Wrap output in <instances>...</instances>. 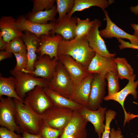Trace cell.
Masks as SVG:
<instances>
[{
    "label": "cell",
    "instance_id": "cell-31",
    "mask_svg": "<svg viewBox=\"0 0 138 138\" xmlns=\"http://www.w3.org/2000/svg\"><path fill=\"white\" fill-rule=\"evenodd\" d=\"M63 130L52 127L45 124L42 121L38 134L42 138H59Z\"/></svg>",
    "mask_w": 138,
    "mask_h": 138
},
{
    "label": "cell",
    "instance_id": "cell-19",
    "mask_svg": "<svg viewBox=\"0 0 138 138\" xmlns=\"http://www.w3.org/2000/svg\"><path fill=\"white\" fill-rule=\"evenodd\" d=\"M94 76V74H89L76 85L70 99L82 106L88 108L91 84Z\"/></svg>",
    "mask_w": 138,
    "mask_h": 138
},
{
    "label": "cell",
    "instance_id": "cell-3",
    "mask_svg": "<svg viewBox=\"0 0 138 138\" xmlns=\"http://www.w3.org/2000/svg\"><path fill=\"white\" fill-rule=\"evenodd\" d=\"M76 85L62 64L59 62L47 88L70 99Z\"/></svg>",
    "mask_w": 138,
    "mask_h": 138
},
{
    "label": "cell",
    "instance_id": "cell-26",
    "mask_svg": "<svg viewBox=\"0 0 138 138\" xmlns=\"http://www.w3.org/2000/svg\"><path fill=\"white\" fill-rule=\"evenodd\" d=\"M16 81L13 76L5 77L0 76V98L3 96L13 98L24 102L17 94L15 89Z\"/></svg>",
    "mask_w": 138,
    "mask_h": 138
},
{
    "label": "cell",
    "instance_id": "cell-25",
    "mask_svg": "<svg viewBox=\"0 0 138 138\" xmlns=\"http://www.w3.org/2000/svg\"><path fill=\"white\" fill-rule=\"evenodd\" d=\"M56 5L51 9L38 11H32L28 15L27 19L30 22L39 24H45L49 21L55 22Z\"/></svg>",
    "mask_w": 138,
    "mask_h": 138
},
{
    "label": "cell",
    "instance_id": "cell-41",
    "mask_svg": "<svg viewBox=\"0 0 138 138\" xmlns=\"http://www.w3.org/2000/svg\"><path fill=\"white\" fill-rule=\"evenodd\" d=\"M6 43L3 40L2 36L0 34V50L4 51L6 50Z\"/></svg>",
    "mask_w": 138,
    "mask_h": 138
},
{
    "label": "cell",
    "instance_id": "cell-17",
    "mask_svg": "<svg viewBox=\"0 0 138 138\" xmlns=\"http://www.w3.org/2000/svg\"><path fill=\"white\" fill-rule=\"evenodd\" d=\"M39 38V45L37 53L41 56L47 55L51 59L55 58L58 60L57 49L62 37L58 34L51 36L49 34L42 35Z\"/></svg>",
    "mask_w": 138,
    "mask_h": 138
},
{
    "label": "cell",
    "instance_id": "cell-21",
    "mask_svg": "<svg viewBox=\"0 0 138 138\" xmlns=\"http://www.w3.org/2000/svg\"><path fill=\"white\" fill-rule=\"evenodd\" d=\"M26 47L28 59L26 71H32L34 70V65L37 60L36 53L39 45V38L34 34L25 31L21 37Z\"/></svg>",
    "mask_w": 138,
    "mask_h": 138
},
{
    "label": "cell",
    "instance_id": "cell-7",
    "mask_svg": "<svg viewBox=\"0 0 138 138\" xmlns=\"http://www.w3.org/2000/svg\"><path fill=\"white\" fill-rule=\"evenodd\" d=\"M0 125L18 133H21L15 119V108L13 99L0 98Z\"/></svg>",
    "mask_w": 138,
    "mask_h": 138
},
{
    "label": "cell",
    "instance_id": "cell-10",
    "mask_svg": "<svg viewBox=\"0 0 138 138\" xmlns=\"http://www.w3.org/2000/svg\"><path fill=\"white\" fill-rule=\"evenodd\" d=\"M93 26L86 36L91 48L96 53L104 57H115L116 54L110 53L108 50L105 41L100 34L99 28L101 24L97 19H94Z\"/></svg>",
    "mask_w": 138,
    "mask_h": 138
},
{
    "label": "cell",
    "instance_id": "cell-36",
    "mask_svg": "<svg viewBox=\"0 0 138 138\" xmlns=\"http://www.w3.org/2000/svg\"><path fill=\"white\" fill-rule=\"evenodd\" d=\"M22 136L6 128H0V138H22Z\"/></svg>",
    "mask_w": 138,
    "mask_h": 138
},
{
    "label": "cell",
    "instance_id": "cell-22",
    "mask_svg": "<svg viewBox=\"0 0 138 138\" xmlns=\"http://www.w3.org/2000/svg\"><path fill=\"white\" fill-rule=\"evenodd\" d=\"M0 34L4 41L7 43L17 37L23 35L16 25V20L11 16H3L0 19Z\"/></svg>",
    "mask_w": 138,
    "mask_h": 138
},
{
    "label": "cell",
    "instance_id": "cell-5",
    "mask_svg": "<svg viewBox=\"0 0 138 138\" xmlns=\"http://www.w3.org/2000/svg\"><path fill=\"white\" fill-rule=\"evenodd\" d=\"M73 111L68 108L53 105L40 116L45 124L55 129H64L70 120Z\"/></svg>",
    "mask_w": 138,
    "mask_h": 138
},
{
    "label": "cell",
    "instance_id": "cell-9",
    "mask_svg": "<svg viewBox=\"0 0 138 138\" xmlns=\"http://www.w3.org/2000/svg\"><path fill=\"white\" fill-rule=\"evenodd\" d=\"M88 121L78 112L74 111L70 121L59 138H87Z\"/></svg>",
    "mask_w": 138,
    "mask_h": 138
},
{
    "label": "cell",
    "instance_id": "cell-44",
    "mask_svg": "<svg viewBox=\"0 0 138 138\" xmlns=\"http://www.w3.org/2000/svg\"><path fill=\"white\" fill-rule=\"evenodd\" d=\"M137 57H138V54H137Z\"/></svg>",
    "mask_w": 138,
    "mask_h": 138
},
{
    "label": "cell",
    "instance_id": "cell-35",
    "mask_svg": "<svg viewBox=\"0 0 138 138\" xmlns=\"http://www.w3.org/2000/svg\"><path fill=\"white\" fill-rule=\"evenodd\" d=\"M16 60V64L13 70L15 71L22 72L27 68L28 62L27 55L18 53H13Z\"/></svg>",
    "mask_w": 138,
    "mask_h": 138
},
{
    "label": "cell",
    "instance_id": "cell-27",
    "mask_svg": "<svg viewBox=\"0 0 138 138\" xmlns=\"http://www.w3.org/2000/svg\"><path fill=\"white\" fill-rule=\"evenodd\" d=\"M119 78L129 80L134 74L133 69L125 58L117 57L114 58Z\"/></svg>",
    "mask_w": 138,
    "mask_h": 138
},
{
    "label": "cell",
    "instance_id": "cell-16",
    "mask_svg": "<svg viewBox=\"0 0 138 138\" xmlns=\"http://www.w3.org/2000/svg\"><path fill=\"white\" fill-rule=\"evenodd\" d=\"M107 107H100L97 110H92L86 107L82 106L78 111L88 122L94 126L98 138H101L104 132L105 124L103 123L105 119Z\"/></svg>",
    "mask_w": 138,
    "mask_h": 138
},
{
    "label": "cell",
    "instance_id": "cell-40",
    "mask_svg": "<svg viewBox=\"0 0 138 138\" xmlns=\"http://www.w3.org/2000/svg\"><path fill=\"white\" fill-rule=\"evenodd\" d=\"M22 138H42L39 134H34L24 131L22 133Z\"/></svg>",
    "mask_w": 138,
    "mask_h": 138
},
{
    "label": "cell",
    "instance_id": "cell-32",
    "mask_svg": "<svg viewBox=\"0 0 138 138\" xmlns=\"http://www.w3.org/2000/svg\"><path fill=\"white\" fill-rule=\"evenodd\" d=\"M57 12L59 14L58 19H62L66 16L72 9L74 0H56Z\"/></svg>",
    "mask_w": 138,
    "mask_h": 138
},
{
    "label": "cell",
    "instance_id": "cell-23",
    "mask_svg": "<svg viewBox=\"0 0 138 138\" xmlns=\"http://www.w3.org/2000/svg\"><path fill=\"white\" fill-rule=\"evenodd\" d=\"M43 89L54 106L68 108L73 111L78 110L82 107L79 104L47 87L44 88Z\"/></svg>",
    "mask_w": 138,
    "mask_h": 138
},
{
    "label": "cell",
    "instance_id": "cell-28",
    "mask_svg": "<svg viewBox=\"0 0 138 138\" xmlns=\"http://www.w3.org/2000/svg\"><path fill=\"white\" fill-rule=\"evenodd\" d=\"M5 50L13 53H18L27 55L26 47L21 37L15 38L6 43Z\"/></svg>",
    "mask_w": 138,
    "mask_h": 138
},
{
    "label": "cell",
    "instance_id": "cell-4",
    "mask_svg": "<svg viewBox=\"0 0 138 138\" xmlns=\"http://www.w3.org/2000/svg\"><path fill=\"white\" fill-rule=\"evenodd\" d=\"M11 74L16 81L15 89L20 98L24 100L27 93L37 86L43 88L48 87L49 81L43 78L35 77L28 73L13 70L10 71Z\"/></svg>",
    "mask_w": 138,
    "mask_h": 138
},
{
    "label": "cell",
    "instance_id": "cell-43",
    "mask_svg": "<svg viewBox=\"0 0 138 138\" xmlns=\"http://www.w3.org/2000/svg\"><path fill=\"white\" fill-rule=\"evenodd\" d=\"M131 11L135 15H138V5L135 6H131L130 8Z\"/></svg>",
    "mask_w": 138,
    "mask_h": 138
},
{
    "label": "cell",
    "instance_id": "cell-15",
    "mask_svg": "<svg viewBox=\"0 0 138 138\" xmlns=\"http://www.w3.org/2000/svg\"><path fill=\"white\" fill-rule=\"evenodd\" d=\"M103 12L107 24L105 28L99 31L100 34L102 37L126 39L129 40L130 44L138 46V37L127 33L118 27L111 20L107 11L105 9Z\"/></svg>",
    "mask_w": 138,
    "mask_h": 138
},
{
    "label": "cell",
    "instance_id": "cell-38",
    "mask_svg": "<svg viewBox=\"0 0 138 138\" xmlns=\"http://www.w3.org/2000/svg\"><path fill=\"white\" fill-rule=\"evenodd\" d=\"M121 131L119 129L116 130L114 128L110 130L109 138H122L123 135L121 134Z\"/></svg>",
    "mask_w": 138,
    "mask_h": 138
},
{
    "label": "cell",
    "instance_id": "cell-37",
    "mask_svg": "<svg viewBox=\"0 0 138 138\" xmlns=\"http://www.w3.org/2000/svg\"><path fill=\"white\" fill-rule=\"evenodd\" d=\"M117 40L120 44L119 46L120 50L126 48L138 50V46L132 44L129 42L125 41L121 39H117Z\"/></svg>",
    "mask_w": 138,
    "mask_h": 138
},
{
    "label": "cell",
    "instance_id": "cell-12",
    "mask_svg": "<svg viewBox=\"0 0 138 138\" xmlns=\"http://www.w3.org/2000/svg\"><path fill=\"white\" fill-rule=\"evenodd\" d=\"M57 57L76 85L89 74L87 68L71 56L61 55Z\"/></svg>",
    "mask_w": 138,
    "mask_h": 138
},
{
    "label": "cell",
    "instance_id": "cell-29",
    "mask_svg": "<svg viewBox=\"0 0 138 138\" xmlns=\"http://www.w3.org/2000/svg\"><path fill=\"white\" fill-rule=\"evenodd\" d=\"M93 24L94 20L91 21L88 18L82 20L77 18L75 38H79L86 36Z\"/></svg>",
    "mask_w": 138,
    "mask_h": 138
},
{
    "label": "cell",
    "instance_id": "cell-18",
    "mask_svg": "<svg viewBox=\"0 0 138 138\" xmlns=\"http://www.w3.org/2000/svg\"><path fill=\"white\" fill-rule=\"evenodd\" d=\"M77 18L76 16L69 18L66 15L62 19H57L55 22L53 29L50 33L60 35L65 40L74 39L76 37Z\"/></svg>",
    "mask_w": 138,
    "mask_h": 138
},
{
    "label": "cell",
    "instance_id": "cell-45",
    "mask_svg": "<svg viewBox=\"0 0 138 138\" xmlns=\"http://www.w3.org/2000/svg\"><path fill=\"white\" fill-rule=\"evenodd\" d=\"M137 117H138V115H137Z\"/></svg>",
    "mask_w": 138,
    "mask_h": 138
},
{
    "label": "cell",
    "instance_id": "cell-30",
    "mask_svg": "<svg viewBox=\"0 0 138 138\" xmlns=\"http://www.w3.org/2000/svg\"><path fill=\"white\" fill-rule=\"evenodd\" d=\"M105 78L108 82V95L114 94L119 91V78L117 73L111 71L108 72L106 74Z\"/></svg>",
    "mask_w": 138,
    "mask_h": 138
},
{
    "label": "cell",
    "instance_id": "cell-2",
    "mask_svg": "<svg viewBox=\"0 0 138 138\" xmlns=\"http://www.w3.org/2000/svg\"><path fill=\"white\" fill-rule=\"evenodd\" d=\"M15 108V119L21 132L38 134L42 120L40 116L33 111L23 102L14 99Z\"/></svg>",
    "mask_w": 138,
    "mask_h": 138
},
{
    "label": "cell",
    "instance_id": "cell-6",
    "mask_svg": "<svg viewBox=\"0 0 138 138\" xmlns=\"http://www.w3.org/2000/svg\"><path fill=\"white\" fill-rule=\"evenodd\" d=\"M43 87L37 86L28 92L24 100V103L37 114L41 115L53 106L44 92Z\"/></svg>",
    "mask_w": 138,
    "mask_h": 138
},
{
    "label": "cell",
    "instance_id": "cell-33",
    "mask_svg": "<svg viewBox=\"0 0 138 138\" xmlns=\"http://www.w3.org/2000/svg\"><path fill=\"white\" fill-rule=\"evenodd\" d=\"M55 1L54 0H34L32 11H40L44 9L49 10L54 6Z\"/></svg>",
    "mask_w": 138,
    "mask_h": 138
},
{
    "label": "cell",
    "instance_id": "cell-11",
    "mask_svg": "<svg viewBox=\"0 0 138 138\" xmlns=\"http://www.w3.org/2000/svg\"><path fill=\"white\" fill-rule=\"evenodd\" d=\"M136 77V75L134 74L128 80L127 84L123 89L115 94L105 96L103 99L105 101H115L121 106L124 114V126L126 122H129L130 120V114L127 112L124 107L125 100L129 94L132 95L134 99H136L137 98V93L136 89L138 86V80L135 81Z\"/></svg>",
    "mask_w": 138,
    "mask_h": 138
},
{
    "label": "cell",
    "instance_id": "cell-13",
    "mask_svg": "<svg viewBox=\"0 0 138 138\" xmlns=\"http://www.w3.org/2000/svg\"><path fill=\"white\" fill-rule=\"evenodd\" d=\"M106 85L105 77L97 74H94L91 84L89 105L87 108L89 109L96 110L100 107L105 97Z\"/></svg>",
    "mask_w": 138,
    "mask_h": 138
},
{
    "label": "cell",
    "instance_id": "cell-39",
    "mask_svg": "<svg viewBox=\"0 0 138 138\" xmlns=\"http://www.w3.org/2000/svg\"><path fill=\"white\" fill-rule=\"evenodd\" d=\"M12 54L6 50L1 51L0 52V61L11 57Z\"/></svg>",
    "mask_w": 138,
    "mask_h": 138
},
{
    "label": "cell",
    "instance_id": "cell-14",
    "mask_svg": "<svg viewBox=\"0 0 138 138\" xmlns=\"http://www.w3.org/2000/svg\"><path fill=\"white\" fill-rule=\"evenodd\" d=\"M115 57H106L96 53L87 68L89 74H96L105 77L106 73L111 71L117 73Z\"/></svg>",
    "mask_w": 138,
    "mask_h": 138
},
{
    "label": "cell",
    "instance_id": "cell-34",
    "mask_svg": "<svg viewBox=\"0 0 138 138\" xmlns=\"http://www.w3.org/2000/svg\"><path fill=\"white\" fill-rule=\"evenodd\" d=\"M116 114V112L112 110L109 109L106 111L105 127L101 138H109L110 124L112 121L114 119Z\"/></svg>",
    "mask_w": 138,
    "mask_h": 138
},
{
    "label": "cell",
    "instance_id": "cell-20",
    "mask_svg": "<svg viewBox=\"0 0 138 138\" xmlns=\"http://www.w3.org/2000/svg\"><path fill=\"white\" fill-rule=\"evenodd\" d=\"M55 22L39 24L30 22L23 17L16 20L17 26L20 30L30 32L38 38L43 35L50 34L54 28Z\"/></svg>",
    "mask_w": 138,
    "mask_h": 138
},
{
    "label": "cell",
    "instance_id": "cell-8",
    "mask_svg": "<svg viewBox=\"0 0 138 138\" xmlns=\"http://www.w3.org/2000/svg\"><path fill=\"white\" fill-rule=\"evenodd\" d=\"M59 62L56 58L51 59L47 55H40L35 62L33 71H28L23 69L21 72L49 81L53 77Z\"/></svg>",
    "mask_w": 138,
    "mask_h": 138
},
{
    "label": "cell",
    "instance_id": "cell-42",
    "mask_svg": "<svg viewBox=\"0 0 138 138\" xmlns=\"http://www.w3.org/2000/svg\"><path fill=\"white\" fill-rule=\"evenodd\" d=\"M130 25L134 31L133 34L138 38V24L132 23Z\"/></svg>",
    "mask_w": 138,
    "mask_h": 138
},
{
    "label": "cell",
    "instance_id": "cell-24",
    "mask_svg": "<svg viewBox=\"0 0 138 138\" xmlns=\"http://www.w3.org/2000/svg\"><path fill=\"white\" fill-rule=\"evenodd\" d=\"M114 2L113 0H74V6L67 16L69 18H71L74 12L81 11L93 6L98 7L104 11L110 5Z\"/></svg>",
    "mask_w": 138,
    "mask_h": 138
},
{
    "label": "cell",
    "instance_id": "cell-1",
    "mask_svg": "<svg viewBox=\"0 0 138 138\" xmlns=\"http://www.w3.org/2000/svg\"><path fill=\"white\" fill-rule=\"evenodd\" d=\"M96 54L90 47L86 36L71 40L63 38L57 50V56H70L87 69Z\"/></svg>",
    "mask_w": 138,
    "mask_h": 138
}]
</instances>
